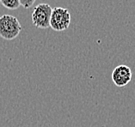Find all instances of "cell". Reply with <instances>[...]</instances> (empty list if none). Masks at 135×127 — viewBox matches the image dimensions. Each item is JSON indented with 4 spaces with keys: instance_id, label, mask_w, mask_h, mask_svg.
Segmentation results:
<instances>
[{
    "instance_id": "obj_1",
    "label": "cell",
    "mask_w": 135,
    "mask_h": 127,
    "mask_svg": "<svg viewBox=\"0 0 135 127\" xmlns=\"http://www.w3.org/2000/svg\"><path fill=\"white\" fill-rule=\"evenodd\" d=\"M22 31V26L18 19L11 15L0 17V37L6 40H12Z\"/></svg>"
},
{
    "instance_id": "obj_2",
    "label": "cell",
    "mask_w": 135,
    "mask_h": 127,
    "mask_svg": "<svg viewBox=\"0 0 135 127\" xmlns=\"http://www.w3.org/2000/svg\"><path fill=\"white\" fill-rule=\"evenodd\" d=\"M52 9L51 6L46 3H41L35 6L32 12V22L35 27L41 29L50 28Z\"/></svg>"
},
{
    "instance_id": "obj_3",
    "label": "cell",
    "mask_w": 135,
    "mask_h": 127,
    "mask_svg": "<svg viewBox=\"0 0 135 127\" xmlns=\"http://www.w3.org/2000/svg\"><path fill=\"white\" fill-rule=\"evenodd\" d=\"M71 23V14L67 9L54 7L52 9L50 28L54 31L62 32L69 28Z\"/></svg>"
},
{
    "instance_id": "obj_4",
    "label": "cell",
    "mask_w": 135,
    "mask_h": 127,
    "mask_svg": "<svg viewBox=\"0 0 135 127\" xmlns=\"http://www.w3.org/2000/svg\"><path fill=\"white\" fill-rule=\"evenodd\" d=\"M111 78L117 87H124L130 83L132 79V70L128 66L120 64L114 68Z\"/></svg>"
},
{
    "instance_id": "obj_5",
    "label": "cell",
    "mask_w": 135,
    "mask_h": 127,
    "mask_svg": "<svg viewBox=\"0 0 135 127\" xmlns=\"http://www.w3.org/2000/svg\"><path fill=\"white\" fill-rule=\"evenodd\" d=\"M0 3L4 8L9 11H15L21 6L19 0H0Z\"/></svg>"
},
{
    "instance_id": "obj_6",
    "label": "cell",
    "mask_w": 135,
    "mask_h": 127,
    "mask_svg": "<svg viewBox=\"0 0 135 127\" xmlns=\"http://www.w3.org/2000/svg\"><path fill=\"white\" fill-rule=\"evenodd\" d=\"M35 1L36 0H19V3H20V5L24 9H28L35 4Z\"/></svg>"
}]
</instances>
